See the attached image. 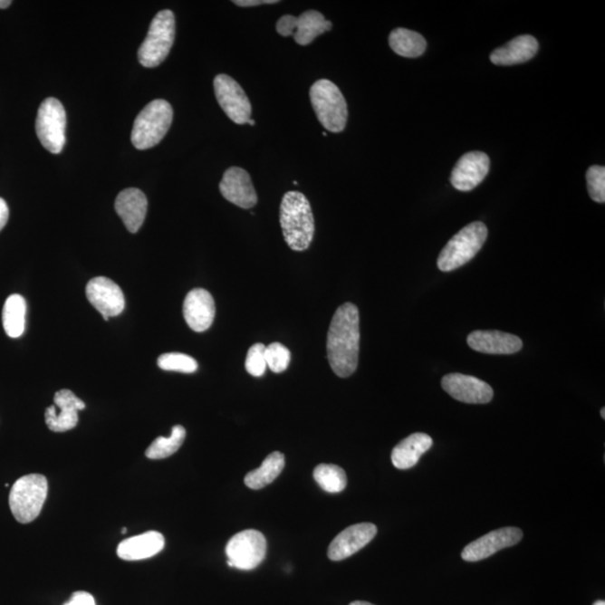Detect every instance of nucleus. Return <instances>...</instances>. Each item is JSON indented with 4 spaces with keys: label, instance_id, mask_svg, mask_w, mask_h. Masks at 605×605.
Returning a JSON list of instances; mask_svg holds the SVG:
<instances>
[{
    "label": "nucleus",
    "instance_id": "nucleus-1",
    "mask_svg": "<svg viewBox=\"0 0 605 605\" xmlns=\"http://www.w3.org/2000/svg\"><path fill=\"white\" fill-rule=\"evenodd\" d=\"M328 359L333 372L348 378L356 372L360 350V315L352 302H344L332 318L328 332Z\"/></svg>",
    "mask_w": 605,
    "mask_h": 605
},
{
    "label": "nucleus",
    "instance_id": "nucleus-2",
    "mask_svg": "<svg viewBox=\"0 0 605 605\" xmlns=\"http://www.w3.org/2000/svg\"><path fill=\"white\" fill-rule=\"evenodd\" d=\"M281 226L288 247L295 252L309 249L314 238V216L310 201L301 192L283 196L281 205Z\"/></svg>",
    "mask_w": 605,
    "mask_h": 605
},
{
    "label": "nucleus",
    "instance_id": "nucleus-3",
    "mask_svg": "<svg viewBox=\"0 0 605 605\" xmlns=\"http://www.w3.org/2000/svg\"><path fill=\"white\" fill-rule=\"evenodd\" d=\"M49 493V484L43 475H27L13 485L9 494V507L18 523H30L40 516Z\"/></svg>",
    "mask_w": 605,
    "mask_h": 605
},
{
    "label": "nucleus",
    "instance_id": "nucleus-4",
    "mask_svg": "<svg viewBox=\"0 0 605 605\" xmlns=\"http://www.w3.org/2000/svg\"><path fill=\"white\" fill-rule=\"evenodd\" d=\"M173 121V108L168 101L158 99L149 103L139 112L131 131L132 145L145 150L158 145L168 134Z\"/></svg>",
    "mask_w": 605,
    "mask_h": 605
},
{
    "label": "nucleus",
    "instance_id": "nucleus-5",
    "mask_svg": "<svg viewBox=\"0 0 605 605\" xmlns=\"http://www.w3.org/2000/svg\"><path fill=\"white\" fill-rule=\"evenodd\" d=\"M312 107L326 130L341 132L348 121V105L341 90L330 80L316 82L310 90Z\"/></svg>",
    "mask_w": 605,
    "mask_h": 605
},
{
    "label": "nucleus",
    "instance_id": "nucleus-6",
    "mask_svg": "<svg viewBox=\"0 0 605 605\" xmlns=\"http://www.w3.org/2000/svg\"><path fill=\"white\" fill-rule=\"evenodd\" d=\"M486 237H488V229L482 222H472L466 226L448 241L439 254L437 259L439 271H456L463 264L469 263L484 247Z\"/></svg>",
    "mask_w": 605,
    "mask_h": 605
},
{
    "label": "nucleus",
    "instance_id": "nucleus-7",
    "mask_svg": "<svg viewBox=\"0 0 605 605\" xmlns=\"http://www.w3.org/2000/svg\"><path fill=\"white\" fill-rule=\"evenodd\" d=\"M175 40V17L171 11H162L150 24L148 36L139 50V63L156 68L168 58Z\"/></svg>",
    "mask_w": 605,
    "mask_h": 605
},
{
    "label": "nucleus",
    "instance_id": "nucleus-8",
    "mask_svg": "<svg viewBox=\"0 0 605 605\" xmlns=\"http://www.w3.org/2000/svg\"><path fill=\"white\" fill-rule=\"evenodd\" d=\"M66 115L58 99L47 98L41 103L36 118V134L52 154H60L65 145Z\"/></svg>",
    "mask_w": 605,
    "mask_h": 605
},
{
    "label": "nucleus",
    "instance_id": "nucleus-9",
    "mask_svg": "<svg viewBox=\"0 0 605 605\" xmlns=\"http://www.w3.org/2000/svg\"><path fill=\"white\" fill-rule=\"evenodd\" d=\"M266 538L254 529L238 533L226 547L228 565L243 571L256 569L266 557Z\"/></svg>",
    "mask_w": 605,
    "mask_h": 605
},
{
    "label": "nucleus",
    "instance_id": "nucleus-10",
    "mask_svg": "<svg viewBox=\"0 0 605 605\" xmlns=\"http://www.w3.org/2000/svg\"><path fill=\"white\" fill-rule=\"evenodd\" d=\"M215 92L222 110L235 124H248L252 116V103L240 84L226 74L216 75Z\"/></svg>",
    "mask_w": 605,
    "mask_h": 605
},
{
    "label": "nucleus",
    "instance_id": "nucleus-11",
    "mask_svg": "<svg viewBox=\"0 0 605 605\" xmlns=\"http://www.w3.org/2000/svg\"><path fill=\"white\" fill-rule=\"evenodd\" d=\"M332 23L326 21L323 14L307 11L300 17L285 15L277 22L276 30L282 36H294L297 44L309 45L316 37L331 31Z\"/></svg>",
    "mask_w": 605,
    "mask_h": 605
},
{
    "label": "nucleus",
    "instance_id": "nucleus-12",
    "mask_svg": "<svg viewBox=\"0 0 605 605\" xmlns=\"http://www.w3.org/2000/svg\"><path fill=\"white\" fill-rule=\"evenodd\" d=\"M523 532L517 527L499 528L466 546L462 552V559L466 562L488 559L504 548L517 545L523 540Z\"/></svg>",
    "mask_w": 605,
    "mask_h": 605
},
{
    "label": "nucleus",
    "instance_id": "nucleus-13",
    "mask_svg": "<svg viewBox=\"0 0 605 605\" xmlns=\"http://www.w3.org/2000/svg\"><path fill=\"white\" fill-rule=\"evenodd\" d=\"M86 294L91 305L103 320L115 318L125 310V296L121 288L107 277H96L88 283Z\"/></svg>",
    "mask_w": 605,
    "mask_h": 605
},
{
    "label": "nucleus",
    "instance_id": "nucleus-14",
    "mask_svg": "<svg viewBox=\"0 0 605 605\" xmlns=\"http://www.w3.org/2000/svg\"><path fill=\"white\" fill-rule=\"evenodd\" d=\"M86 408L79 397L69 389L56 392L54 405L45 411V423L52 432L63 433L71 431L79 423V410Z\"/></svg>",
    "mask_w": 605,
    "mask_h": 605
},
{
    "label": "nucleus",
    "instance_id": "nucleus-15",
    "mask_svg": "<svg viewBox=\"0 0 605 605\" xmlns=\"http://www.w3.org/2000/svg\"><path fill=\"white\" fill-rule=\"evenodd\" d=\"M443 389L454 399L466 404H488L494 389L485 381L463 373H448L442 379Z\"/></svg>",
    "mask_w": 605,
    "mask_h": 605
},
{
    "label": "nucleus",
    "instance_id": "nucleus-16",
    "mask_svg": "<svg viewBox=\"0 0 605 605\" xmlns=\"http://www.w3.org/2000/svg\"><path fill=\"white\" fill-rule=\"evenodd\" d=\"M377 532L375 524L369 523L353 524L344 529L330 543L329 559L339 562L351 557L367 546L376 537Z\"/></svg>",
    "mask_w": 605,
    "mask_h": 605
},
{
    "label": "nucleus",
    "instance_id": "nucleus-17",
    "mask_svg": "<svg viewBox=\"0 0 605 605\" xmlns=\"http://www.w3.org/2000/svg\"><path fill=\"white\" fill-rule=\"evenodd\" d=\"M489 169V156L482 151H471L463 155L453 168L452 186L458 191H472L484 181Z\"/></svg>",
    "mask_w": 605,
    "mask_h": 605
},
{
    "label": "nucleus",
    "instance_id": "nucleus-18",
    "mask_svg": "<svg viewBox=\"0 0 605 605\" xmlns=\"http://www.w3.org/2000/svg\"><path fill=\"white\" fill-rule=\"evenodd\" d=\"M222 197L241 209H252L257 205L258 197L247 171L240 168L226 169L220 183Z\"/></svg>",
    "mask_w": 605,
    "mask_h": 605
},
{
    "label": "nucleus",
    "instance_id": "nucleus-19",
    "mask_svg": "<svg viewBox=\"0 0 605 605\" xmlns=\"http://www.w3.org/2000/svg\"><path fill=\"white\" fill-rule=\"evenodd\" d=\"M183 315L196 332H205L214 323L216 304L214 297L203 288L192 290L184 300Z\"/></svg>",
    "mask_w": 605,
    "mask_h": 605
},
{
    "label": "nucleus",
    "instance_id": "nucleus-20",
    "mask_svg": "<svg viewBox=\"0 0 605 605\" xmlns=\"http://www.w3.org/2000/svg\"><path fill=\"white\" fill-rule=\"evenodd\" d=\"M148 197L139 188H126L118 195L115 209L124 221L127 230L136 234L143 226L148 215Z\"/></svg>",
    "mask_w": 605,
    "mask_h": 605
},
{
    "label": "nucleus",
    "instance_id": "nucleus-21",
    "mask_svg": "<svg viewBox=\"0 0 605 605\" xmlns=\"http://www.w3.org/2000/svg\"><path fill=\"white\" fill-rule=\"evenodd\" d=\"M467 344L475 351L486 354H514L523 349L520 338L500 331H475L467 337Z\"/></svg>",
    "mask_w": 605,
    "mask_h": 605
},
{
    "label": "nucleus",
    "instance_id": "nucleus-22",
    "mask_svg": "<svg viewBox=\"0 0 605 605\" xmlns=\"http://www.w3.org/2000/svg\"><path fill=\"white\" fill-rule=\"evenodd\" d=\"M164 546L162 533L151 531L121 542L117 548V554L124 561H143L158 555Z\"/></svg>",
    "mask_w": 605,
    "mask_h": 605
},
{
    "label": "nucleus",
    "instance_id": "nucleus-23",
    "mask_svg": "<svg viewBox=\"0 0 605 605\" xmlns=\"http://www.w3.org/2000/svg\"><path fill=\"white\" fill-rule=\"evenodd\" d=\"M433 446L429 435L415 433L396 446L391 453V462L397 469L408 470L418 465L419 458Z\"/></svg>",
    "mask_w": 605,
    "mask_h": 605
},
{
    "label": "nucleus",
    "instance_id": "nucleus-24",
    "mask_svg": "<svg viewBox=\"0 0 605 605\" xmlns=\"http://www.w3.org/2000/svg\"><path fill=\"white\" fill-rule=\"evenodd\" d=\"M538 42L532 35L516 37L503 47L495 50L490 55L491 62L495 65H514L527 62L538 52Z\"/></svg>",
    "mask_w": 605,
    "mask_h": 605
},
{
    "label": "nucleus",
    "instance_id": "nucleus-25",
    "mask_svg": "<svg viewBox=\"0 0 605 605\" xmlns=\"http://www.w3.org/2000/svg\"><path fill=\"white\" fill-rule=\"evenodd\" d=\"M285 467V456L281 452H273L264 458L258 469L249 472L245 477V484L248 488L260 490L271 485L282 474Z\"/></svg>",
    "mask_w": 605,
    "mask_h": 605
},
{
    "label": "nucleus",
    "instance_id": "nucleus-26",
    "mask_svg": "<svg viewBox=\"0 0 605 605\" xmlns=\"http://www.w3.org/2000/svg\"><path fill=\"white\" fill-rule=\"evenodd\" d=\"M27 305L22 295L14 294L5 302L3 325L9 338L17 339L25 331Z\"/></svg>",
    "mask_w": 605,
    "mask_h": 605
},
{
    "label": "nucleus",
    "instance_id": "nucleus-27",
    "mask_svg": "<svg viewBox=\"0 0 605 605\" xmlns=\"http://www.w3.org/2000/svg\"><path fill=\"white\" fill-rule=\"evenodd\" d=\"M389 45L396 54L404 58H418L427 50V41L418 33L397 28L390 33Z\"/></svg>",
    "mask_w": 605,
    "mask_h": 605
},
{
    "label": "nucleus",
    "instance_id": "nucleus-28",
    "mask_svg": "<svg viewBox=\"0 0 605 605\" xmlns=\"http://www.w3.org/2000/svg\"><path fill=\"white\" fill-rule=\"evenodd\" d=\"M186 437V428L181 427V425H177V427L172 428L171 437H159L150 444L148 450H146V456L150 458V460H163V458L169 457L179 450Z\"/></svg>",
    "mask_w": 605,
    "mask_h": 605
},
{
    "label": "nucleus",
    "instance_id": "nucleus-29",
    "mask_svg": "<svg viewBox=\"0 0 605 605\" xmlns=\"http://www.w3.org/2000/svg\"><path fill=\"white\" fill-rule=\"evenodd\" d=\"M313 476L316 484L329 494L341 493L348 484L346 472L342 467L334 465L316 466Z\"/></svg>",
    "mask_w": 605,
    "mask_h": 605
},
{
    "label": "nucleus",
    "instance_id": "nucleus-30",
    "mask_svg": "<svg viewBox=\"0 0 605 605\" xmlns=\"http://www.w3.org/2000/svg\"><path fill=\"white\" fill-rule=\"evenodd\" d=\"M158 365L165 371H178L183 373H193L197 370L198 365L196 359L187 354L171 352L164 353L158 358Z\"/></svg>",
    "mask_w": 605,
    "mask_h": 605
},
{
    "label": "nucleus",
    "instance_id": "nucleus-31",
    "mask_svg": "<svg viewBox=\"0 0 605 605\" xmlns=\"http://www.w3.org/2000/svg\"><path fill=\"white\" fill-rule=\"evenodd\" d=\"M267 367L273 372L282 373L286 370L291 362V352L280 342H274L266 347Z\"/></svg>",
    "mask_w": 605,
    "mask_h": 605
},
{
    "label": "nucleus",
    "instance_id": "nucleus-32",
    "mask_svg": "<svg viewBox=\"0 0 605 605\" xmlns=\"http://www.w3.org/2000/svg\"><path fill=\"white\" fill-rule=\"evenodd\" d=\"M586 181H588V188L590 197L598 203H604L605 201V168L594 165L589 168L586 173Z\"/></svg>",
    "mask_w": 605,
    "mask_h": 605
},
{
    "label": "nucleus",
    "instance_id": "nucleus-33",
    "mask_svg": "<svg viewBox=\"0 0 605 605\" xmlns=\"http://www.w3.org/2000/svg\"><path fill=\"white\" fill-rule=\"evenodd\" d=\"M266 369V346H264L263 343L254 344L245 358V370L254 377H263Z\"/></svg>",
    "mask_w": 605,
    "mask_h": 605
},
{
    "label": "nucleus",
    "instance_id": "nucleus-34",
    "mask_svg": "<svg viewBox=\"0 0 605 605\" xmlns=\"http://www.w3.org/2000/svg\"><path fill=\"white\" fill-rule=\"evenodd\" d=\"M63 605H96V601L91 594L79 591L73 593L69 601Z\"/></svg>",
    "mask_w": 605,
    "mask_h": 605
},
{
    "label": "nucleus",
    "instance_id": "nucleus-35",
    "mask_svg": "<svg viewBox=\"0 0 605 605\" xmlns=\"http://www.w3.org/2000/svg\"><path fill=\"white\" fill-rule=\"evenodd\" d=\"M277 0H235L234 4L240 7L259 6V5L277 4Z\"/></svg>",
    "mask_w": 605,
    "mask_h": 605
},
{
    "label": "nucleus",
    "instance_id": "nucleus-36",
    "mask_svg": "<svg viewBox=\"0 0 605 605\" xmlns=\"http://www.w3.org/2000/svg\"><path fill=\"white\" fill-rule=\"evenodd\" d=\"M9 217V209L7 203L0 197V231L4 229V226L7 225Z\"/></svg>",
    "mask_w": 605,
    "mask_h": 605
},
{
    "label": "nucleus",
    "instance_id": "nucleus-37",
    "mask_svg": "<svg viewBox=\"0 0 605 605\" xmlns=\"http://www.w3.org/2000/svg\"><path fill=\"white\" fill-rule=\"evenodd\" d=\"M11 5V0H0V8L2 9L9 7Z\"/></svg>",
    "mask_w": 605,
    "mask_h": 605
},
{
    "label": "nucleus",
    "instance_id": "nucleus-38",
    "mask_svg": "<svg viewBox=\"0 0 605 605\" xmlns=\"http://www.w3.org/2000/svg\"><path fill=\"white\" fill-rule=\"evenodd\" d=\"M350 605H375L365 601H354Z\"/></svg>",
    "mask_w": 605,
    "mask_h": 605
},
{
    "label": "nucleus",
    "instance_id": "nucleus-39",
    "mask_svg": "<svg viewBox=\"0 0 605 605\" xmlns=\"http://www.w3.org/2000/svg\"><path fill=\"white\" fill-rule=\"evenodd\" d=\"M248 124H249L250 126H254V125H256V122H254V120H250L248 121Z\"/></svg>",
    "mask_w": 605,
    "mask_h": 605
},
{
    "label": "nucleus",
    "instance_id": "nucleus-40",
    "mask_svg": "<svg viewBox=\"0 0 605 605\" xmlns=\"http://www.w3.org/2000/svg\"><path fill=\"white\" fill-rule=\"evenodd\" d=\"M593 605H605V602L600 600V601L595 602Z\"/></svg>",
    "mask_w": 605,
    "mask_h": 605
},
{
    "label": "nucleus",
    "instance_id": "nucleus-41",
    "mask_svg": "<svg viewBox=\"0 0 605 605\" xmlns=\"http://www.w3.org/2000/svg\"><path fill=\"white\" fill-rule=\"evenodd\" d=\"M601 416H602V418L605 419V408L601 409Z\"/></svg>",
    "mask_w": 605,
    "mask_h": 605
},
{
    "label": "nucleus",
    "instance_id": "nucleus-42",
    "mask_svg": "<svg viewBox=\"0 0 605 605\" xmlns=\"http://www.w3.org/2000/svg\"><path fill=\"white\" fill-rule=\"evenodd\" d=\"M127 533V529H126V527H125V528H122V533Z\"/></svg>",
    "mask_w": 605,
    "mask_h": 605
}]
</instances>
